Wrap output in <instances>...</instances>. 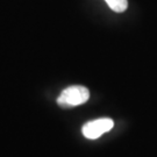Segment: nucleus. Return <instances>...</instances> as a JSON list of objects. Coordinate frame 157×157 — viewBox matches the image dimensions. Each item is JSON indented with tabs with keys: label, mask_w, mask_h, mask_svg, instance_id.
Wrapping results in <instances>:
<instances>
[{
	"label": "nucleus",
	"mask_w": 157,
	"mask_h": 157,
	"mask_svg": "<svg viewBox=\"0 0 157 157\" xmlns=\"http://www.w3.org/2000/svg\"><path fill=\"white\" fill-rule=\"evenodd\" d=\"M114 122L112 119L109 118H100L95 119L92 121H89L83 126L82 132L86 139L89 140H95L100 137L102 134L109 132L113 128Z\"/></svg>",
	"instance_id": "obj_2"
},
{
	"label": "nucleus",
	"mask_w": 157,
	"mask_h": 157,
	"mask_svg": "<svg viewBox=\"0 0 157 157\" xmlns=\"http://www.w3.org/2000/svg\"><path fill=\"white\" fill-rule=\"evenodd\" d=\"M108 7L112 11L117 12V13H122L127 10L128 7V1L127 0H105Z\"/></svg>",
	"instance_id": "obj_3"
},
{
	"label": "nucleus",
	"mask_w": 157,
	"mask_h": 157,
	"mask_svg": "<svg viewBox=\"0 0 157 157\" xmlns=\"http://www.w3.org/2000/svg\"><path fill=\"white\" fill-rule=\"evenodd\" d=\"M89 98H90V91L85 86L75 85V86H69L61 92L59 97L57 98V104L62 108H69L85 104L89 100Z\"/></svg>",
	"instance_id": "obj_1"
}]
</instances>
